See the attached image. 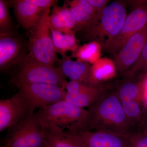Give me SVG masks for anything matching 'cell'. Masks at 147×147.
<instances>
[{
  "mask_svg": "<svg viewBox=\"0 0 147 147\" xmlns=\"http://www.w3.org/2000/svg\"><path fill=\"white\" fill-rule=\"evenodd\" d=\"M9 2L0 0V34L12 33V23L9 12Z\"/></svg>",
  "mask_w": 147,
  "mask_h": 147,
  "instance_id": "cb8c5ba5",
  "label": "cell"
},
{
  "mask_svg": "<svg viewBox=\"0 0 147 147\" xmlns=\"http://www.w3.org/2000/svg\"><path fill=\"white\" fill-rule=\"evenodd\" d=\"M50 29L56 53L61 55L65 54L67 51H71L74 53L79 48L74 30L64 33L51 27Z\"/></svg>",
  "mask_w": 147,
  "mask_h": 147,
  "instance_id": "ffe728a7",
  "label": "cell"
},
{
  "mask_svg": "<svg viewBox=\"0 0 147 147\" xmlns=\"http://www.w3.org/2000/svg\"><path fill=\"white\" fill-rule=\"evenodd\" d=\"M125 137L128 147H147V134L141 129L133 130Z\"/></svg>",
  "mask_w": 147,
  "mask_h": 147,
  "instance_id": "d4e9b609",
  "label": "cell"
},
{
  "mask_svg": "<svg viewBox=\"0 0 147 147\" xmlns=\"http://www.w3.org/2000/svg\"><path fill=\"white\" fill-rule=\"evenodd\" d=\"M50 9L42 13L36 25L31 30L25 60L54 65L59 59L55 51L50 29Z\"/></svg>",
  "mask_w": 147,
  "mask_h": 147,
  "instance_id": "5b68a950",
  "label": "cell"
},
{
  "mask_svg": "<svg viewBox=\"0 0 147 147\" xmlns=\"http://www.w3.org/2000/svg\"><path fill=\"white\" fill-rule=\"evenodd\" d=\"M67 2L76 21V26L74 29L75 32L92 20L97 12L87 0H74Z\"/></svg>",
  "mask_w": 147,
  "mask_h": 147,
  "instance_id": "d6986e66",
  "label": "cell"
},
{
  "mask_svg": "<svg viewBox=\"0 0 147 147\" xmlns=\"http://www.w3.org/2000/svg\"><path fill=\"white\" fill-rule=\"evenodd\" d=\"M17 87L23 84H46L56 85L65 90L67 82L58 67L25 60L13 78Z\"/></svg>",
  "mask_w": 147,
  "mask_h": 147,
  "instance_id": "8992f818",
  "label": "cell"
},
{
  "mask_svg": "<svg viewBox=\"0 0 147 147\" xmlns=\"http://www.w3.org/2000/svg\"><path fill=\"white\" fill-rule=\"evenodd\" d=\"M30 114L32 113L20 92L10 98L1 99L0 131L16 125Z\"/></svg>",
  "mask_w": 147,
  "mask_h": 147,
  "instance_id": "8fae6325",
  "label": "cell"
},
{
  "mask_svg": "<svg viewBox=\"0 0 147 147\" xmlns=\"http://www.w3.org/2000/svg\"><path fill=\"white\" fill-rule=\"evenodd\" d=\"M116 75L114 62L108 58L98 59L91 66L89 85L100 84V81Z\"/></svg>",
  "mask_w": 147,
  "mask_h": 147,
  "instance_id": "44dd1931",
  "label": "cell"
},
{
  "mask_svg": "<svg viewBox=\"0 0 147 147\" xmlns=\"http://www.w3.org/2000/svg\"><path fill=\"white\" fill-rule=\"evenodd\" d=\"M88 108V131H108L125 137L137 129L127 118L113 86L107 85L100 97Z\"/></svg>",
  "mask_w": 147,
  "mask_h": 147,
  "instance_id": "6da1fadb",
  "label": "cell"
},
{
  "mask_svg": "<svg viewBox=\"0 0 147 147\" xmlns=\"http://www.w3.org/2000/svg\"><path fill=\"white\" fill-rule=\"evenodd\" d=\"M147 42V24L129 38L120 52L114 56L116 75L123 76L137 61Z\"/></svg>",
  "mask_w": 147,
  "mask_h": 147,
  "instance_id": "30bf717a",
  "label": "cell"
},
{
  "mask_svg": "<svg viewBox=\"0 0 147 147\" xmlns=\"http://www.w3.org/2000/svg\"><path fill=\"white\" fill-rule=\"evenodd\" d=\"M0 34V69L3 71L26 59L23 57L24 45L20 38L12 33Z\"/></svg>",
  "mask_w": 147,
  "mask_h": 147,
  "instance_id": "7c38bea8",
  "label": "cell"
},
{
  "mask_svg": "<svg viewBox=\"0 0 147 147\" xmlns=\"http://www.w3.org/2000/svg\"></svg>",
  "mask_w": 147,
  "mask_h": 147,
  "instance_id": "f546056e",
  "label": "cell"
},
{
  "mask_svg": "<svg viewBox=\"0 0 147 147\" xmlns=\"http://www.w3.org/2000/svg\"><path fill=\"white\" fill-rule=\"evenodd\" d=\"M107 86L101 83L95 85L85 84L77 93L71 94L66 92L64 100L79 108H88L100 97Z\"/></svg>",
  "mask_w": 147,
  "mask_h": 147,
  "instance_id": "2e32d148",
  "label": "cell"
},
{
  "mask_svg": "<svg viewBox=\"0 0 147 147\" xmlns=\"http://www.w3.org/2000/svg\"><path fill=\"white\" fill-rule=\"evenodd\" d=\"M46 147H85L79 132L43 131Z\"/></svg>",
  "mask_w": 147,
  "mask_h": 147,
  "instance_id": "ac0fdd59",
  "label": "cell"
},
{
  "mask_svg": "<svg viewBox=\"0 0 147 147\" xmlns=\"http://www.w3.org/2000/svg\"><path fill=\"white\" fill-rule=\"evenodd\" d=\"M100 45L96 42H90L79 47L71 57L80 61L94 64L100 57Z\"/></svg>",
  "mask_w": 147,
  "mask_h": 147,
  "instance_id": "7402d4cb",
  "label": "cell"
},
{
  "mask_svg": "<svg viewBox=\"0 0 147 147\" xmlns=\"http://www.w3.org/2000/svg\"><path fill=\"white\" fill-rule=\"evenodd\" d=\"M36 114L43 131L81 132L88 130V110L65 100L40 108Z\"/></svg>",
  "mask_w": 147,
  "mask_h": 147,
  "instance_id": "3957f363",
  "label": "cell"
},
{
  "mask_svg": "<svg viewBox=\"0 0 147 147\" xmlns=\"http://www.w3.org/2000/svg\"><path fill=\"white\" fill-rule=\"evenodd\" d=\"M123 77V78H147V42L138 59Z\"/></svg>",
  "mask_w": 147,
  "mask_h": 147,
  "instance_id": "603a6c76",
  "label": "cell"
},
{
  "mask_svg": "<svg viewBox=\"0 0 147 147\" xmlns=\"http://www.w3.org/2000/svg\"><path fill=\"white\" fill-rule=\"evenodd\" d=\"M85 84L76 81L70 80L69 82H67L66 85L65 90H67V92L68 93L75 94L82 89Z\"/></svg>",
  "mask_w": 147,
  "mask_h": 147,
  "instance_id": "484cf974",
  "label": "cell"
},
{
  "mask_svg": "<svg viewBox=\"0 0 147 147\" xmlns=\"http://www.w3.org/2000/svg\"><path fill=\"white\" fill-rule=\"evenodd\" d=\"M29 2L34 4L40 8L43 11H45L48 9H50L51 7L53 6L55 3L58 2V1L54 0H28Z\"/></svg>",
  "mask_w": 147,
  "mask_h": 147,
  "instance_id": "4316f807",
  "label": "cell"
},
{
  "mask_svg": "<svg viewBox=\"0 0 147 147\" xmlns=\"http://www.w3.org/2000/svg\"><path fill=\"white\" fill-rule=\"evenodd\" d=\"M127 16L125 4L113 2L96 12L92 20L76 32H82L85 40L97 42L104 50L121 31Z\"/></svg>",
  "mask_w": 147,
  "mask_h": 147,
  "instance_id": "7a4b0ae2",
  "label": "cell"
},
{
  "mask_svg": "<svg viewBox=\"0 0 147 147\" xmlns=\"http://www.w3.org/2000/svg\"><path fill=\"white\" fill-rule=\"evenodd\" d=\"M61 59H58V67L65 77H68L71 81L89 85L91 66L88 63L74 61L65 54L61 55Z\"/></svg>",
  "mask_w": 147,
  "mask_h": 147,
  "instance_id": "4fadbf2b",
  "label": "cell"
},
{
  "mask_svg": "<svg viewBox=\"0 0 147 147\" xmlns=\"http://www.w3.org/2000/svg\"><path fill=\"white\" fill-rule=\"evenodd\" d=\"M147 78H123L114 86L124 111L137 129L142 128L147 116Z\"/></svg>",
  "mask_w": 147,
  "mask_h": 147,
  "instance_id": "277c9868",
  "label": "cell"
},
{
  "mask_svg": "<svg viewBox=\"0 0 147 147\" xmlns=\"http://www.w3.org/2000/svg\"><path fill=\"white\" fill-rule=\"evenodd\" d=\"M13 10L20 25L24 28L32 30L37 24L43 11L28 0L12 1Z\"/></svg>",
  "mask_w": 147,
  "mask_h": 147,
  "instance_id": "9a60e30c",
  "label": "cell"
},
{
  "mask_svg": "<svg viewBox=\"0 0 147 147\" xmlns=\"http://www.w3.org/2000/svg\"><path fill=\"white\" fill-rule=\"evenodd\" d=\"M10 128L4 147H46L43 130L36 114H30Z\"/></svg>",
  "mask_w": 147,
  "mask_h": 147,
  "instance_id": "52a82bcc",
  "label": "cell"
},
{
  "mask_svg": "<svg viewBox=\"0 0 147 147\" xmlns=\"http://www.w3.org/2000/svg\"><path fill=\"white\" fill-rule=\"evenodd\" d=\"M90 5L96 10V12L104 8L108 5L109 1L106 0H87Z\"/></svg>",
  "mask_w": 147,
  "mask_h": 147,
  "instance_id": "83f0119b",
  "label": "cell"
},
{
  "mask_svg": "<svg viewBox=\"0 0 147 147\" xmlns=\"http://www.w3.org/2000/svg\"><path fill=\"white\" fill-rule=\"evenodd\" d=\"M79 133L85 147H128L125 137L119 134L96 130Z\"/></svg>",
  "mask_w": 147,
  "mask_h": 147,
  "instance_id": "5bb4252c",
  "label": "cell"
},
{
  "mask_svg": "<svg viewBox=\"0 0 147 147\" xmlns=\"http://www.w3.org/2000/svg\"><path fill=\"white\" fill-rule=\"evenodd\" d=\"M141 129H142L146 134H147V116L144 123L143 126H142Z\"/></svg>",
  "mask_w": 147,
  "mask_h": 147,
  "instance_id": "f1b7e54d",
  "label": "cell"
},
{
  "mask_svg": "<svg viewBox=\"0 0 147 147\" xmlns=\"http://www.w3.org/2000/svg\"><path fill=\"white\" fill-rule=\"evenodd\" d=\"M147 24V2H142L127 15L121 31L103 51L117 55L129 38Z\"/></svg>",
  "mask_w": 147,
  "mask_h": 147,
  "instance_id": "9c48e42d",
  "label": "cell"
},
{
  "mask_svg": "<svg viewBox=\"0 0 147 147\" xmlns=\"http://www.w3.org/2000/svg\"><path fill=\"white\" fill-rule=\"evenodd\" d=\"M50 15V27L64 33L74 30L76 26V22L68 5L65 3L59 6L55 3Z\"/></svg>",
  "mask_w": 147,
  "mask_h": 147,
  "instance_id": "e0dca14e",
  "label": "cell"
},
{
  "mask_svg": "<svg viewBox=\"0 0 147 147\" xmlns=\"http://www.w3.org/2000/svg\"><path fill=\"white\" fill-rule=\"evenodd\" d=\"M18 87L32 113L37 108L64 100L66 92L63 88L50 84H23Z\"/></svg>",
  "mask_w": 147,
  "mask_h": 147,
  "instance_id": "ba28073f",
  "label": "cell"
}]
</instances>
